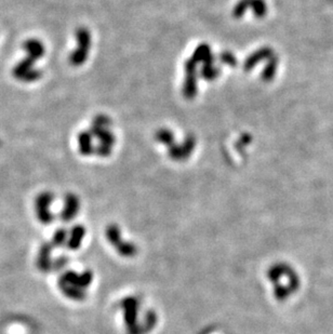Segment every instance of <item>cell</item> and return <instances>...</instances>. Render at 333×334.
I'll return each instance as SVG.
<instances>
[{
	"instance_id": "obj_1",
	"label": "cell",
	"mask_w": 333,
	"mask_h": 334,
	"mask_svg": "<svg viewBox=\"0 0 333 334\" xmlns=\"http://www.w3.org/2000/svg\"><path fill=\"white\" fill-rule=\"evenodd\" d=\"M93 282V274L91 271L77 273L68 271L59 278V288L62 293L73 300H83L88 295V289Z\"/></svg>"
},
{
	"instance_id": "obj_2",
	"label": "cell",
	"mask_w": 333,
	"mask_h": 334,
	"mask_svg": "<svg viewBox=\"0 0 333 334\" xmlns=\"http://www.w3.org/2000/svg\"><path fill=\"white\" fill-rule=\"evenodd\" d=\"M120 311L122 314V320L124 329L128 334H146L148 329L141 321L140 315L145 314L148 310L144 307L142 300L138 296H127L121 299Z\"/></svg>"
},
{
	"instance_id": "obj_3",
	"label": "cell",
	"mask_w": 333,
	"mask_h": 334,
	"mask_svg": "<svg viewBox=\"0 0 333 334\" xmlns=\"http://www.w3.org/2000/svg\"><path fill=\"white\" fill-rule=\"evenodd\" d=\"M105 238L110 244L114 251L117 252L120 256L131 258L138 253V247L122 235V230L117 224H110L105 228Z\"/></svg>"
},
{
	"instance_id": "obj_4",
	"label": "cell",
	"mask_w": 333,
	"mask_h": 334,
	"mask_svg": "<svg viewBox=\"0 0 333 334\" xmlns=\"http://www.w3.org/2000/svg\"><path fill=\"white\" fill-rule=\"evenodd\" d=\"M35 63L36 62L32 61L28 56L24 57L13 68V77L22 82H34L39 80L41 78V72L34 69Z\"/></svg>"
},
{
	"instance_id": "obj_5",
	"label": "cell",
	"mask_w": 333,
	"mask_h": 334,
	"mask_svg": "<svg viewBox=\"0 0 333 334\" xmlns=\"http://www.w3.org/2000/svg\"><path fill=\"white\" fill-rule=\"evenodd\" d=\"M53 195L49 191L41 193L36 197L35 200V211L37 219L44 225H50L54 220V215L50 211V206L53 202Z\"/></svg>"
},
{
	"instance_id": "obj_6",
	"label": "cell",
	"mask_w": 333,
	"mask_h": 334,
	"mask_svg": "<svg viewBox=\"0 0 333 334\" xmlns=\"http://www.w3.org/2000/svg\"><path fill=\"white\" fill-rule=\"evenodd\" d=\"M77 41H78V48L75 50L73 54L71 55L70 60L73 65H80L85 62V58L87 56V50L90 43V36L85 29H79L77 31Z\"/></svg>"
},
{
	"instance_id": "obj_7",
	"label": "cell",
	"mask_w": 333,
	"mask_h": 334,
	"mask_svg": "<svg viewBox=\"0 0 333 334\" xmlns=\"http://www.w3.org/2000/svg\"><path fill=\"white\" fill-rule=\"evenodd\" d=\"M52 249H53V246L51 242H45V244L41 245V247L39 249L37 260H36V265H37V269L41 273L47 274L52 271V266H53V261L51 257Z\"/></svg>"
},
{
	"instance_id": "obj_8",
	"label": "cell",
	"mask_w": 333,
	"mask_h": 334,
	"mask_svg": "<svg viewBox=\"0 0 333 334\" xmlns=\"http://www.w3.org/2000/svg\"><path fill=\"white\" fill-rule=\"evenodd\" d=\"M80 209V202L79 198L74 194H68L65 196L64 200V207L61 211L60 218L64 222H71L76 218L77 213Z\"/></svg>"
},
{
	"instance_id": "obj_9",
	"label": "cell",
	"mask_w": 333,
	"mask_h": 334,
	"mask_svg": "<svg viewBox=\"0 0 333 334\" xmlns=\"http://www.w3.org/2000/svg\"><path fill=\"white\" fill-rule=\"evenodd\" d=\"M85 237H86V228L83 227L82 225H75L69 233L66 247L72 250V251H77V250L81 247Z\"/></svg>"
},
{
	"instance_id": "obj_10",
	"label": "cell",
	"mask_w": 333,
	"mask_h": 334,
	"mask_svg": "<svg viewBox=\"0 0 333 334\" xmlns=\"http://www.w3.org/2000/svg\"><path fill=\"white\" fill-rule=\"evenodd\" d=\"M23 48L25 51H26L27 56L35 62L40 60V58L43 57L45 54V46L38 39H34V38L27 39L24 43Z\"/></svg>"
},
{
	"instance_id": "obj_11",
	"label": "cell",
	"mask_w": 333,
	"mask_h": 334,
	"mask_svg": "<svg viewBox=\"0 0 333 334\" xmlns=\"http://www.w3.org/2000/svg\"><path fill=\"white\" fill-rule=\"evenodd\" d=\"M68 237H69V232L65 228L57 229L54 232V235L52 237V241H51L53 248H60V247H63L64 245H66V242H68Z\"/></svg>"
},
{
	"instance_id": "obj_12",
	"label": "cell",
	"mask_w": 333,
	"mask_h": 334,
	"mask_svg": "<svg viewBox=\"0 0 333 334\" xmlns=\"http://www.w3.org/2000/svg\"><path fill=\"white\" fill-rule=\"evenodd\" d=\"M69 263V258L66 257V256H59V257H56L55 260L53 261V266H52V270L53 271H56V272H59V271H63L66 265H68Z\"/></svg>"
}]
</instances>
